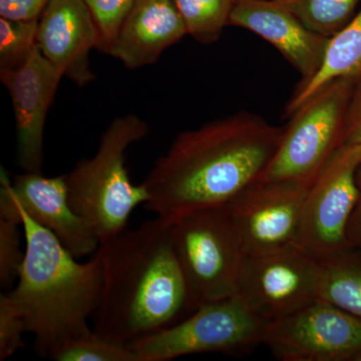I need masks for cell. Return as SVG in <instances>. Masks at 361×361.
<instances>
[{
  "mask_svg": "<svg viewBox=\"0 0 361 361\" xmlns=\"http://www.w3.org/2000/svg\"><path fill=\"white\" fill-rule=\"evenodd\" d=\"M187 35L174 0H135L116 39L106 49L127 68L153 65Z\"/></svg>",
  "mask_w": 361,
  "mask_h": 361,
  "instance_id": "cell-16",
  "label": "cell"
},
{
  "mask_svg": "<svg viewBox=\"0 0 361 361\" xmlns=\"http://www.w3.org/2000/svg\"><path fill=\"white\" fill-rule=\"evenodd\" d=\"M320 262L300 247L245 255L234 294L266 324L293 314L320 299Z\"/></svg>",
  "mask_w": 361,
  "mask_h": 361,
  "instance_id": "cell-8",
  "label": "cell"
},
{
  "mask_svg": "<svg viewBox=\"0 0 361 361\" xmlns=\"http://www.w3.org/2000/svg\"><path fill=\"white\" fill-rule=\"evenodd\" d=\"M283 134L284 127L247 111L180 133L142 182L145 208L171 221L227 205L262 179Z\"/></svg>",
  "mask_w": 361,
  "mask_h": 361,
  "instance_id": "cell-1",
  "label": "cell"
},
{
  "mask_svg": "<svg viewBox=\"0 0 361 361\" xmlns=\"http://www.w3.org/2000/svg\"><path fill=\"white\" fill-rule=\"evenodd\" d=\"M187 28V35L203 44L220 39L235 0H174Z\"/></svg>",
  "mask_w": 361,
  "mask_h": 361,
  "instance_id": "cell-20",
  "label": "cell"
},
{
  "mask_svg": "<svg viewBox=\"0 0 361 361\" xmlns=\"http://www.w3.org/2000/svg\"><path fill=\"white\" fill-rule=\"evenodd\" d=\"M356 185L358 189L357 200L349 218L345 237L348 247L361 250V164L356 171Z\"/></svg>",
  "mask_w": 361,
  "mask_h": 361,
  "instance_id": "cell-28",
  "label": "cell"
},
{
  "mask_svg": "<svg viewBox=\"0 0 361 361\" xmlns=\"http://www.w3.org/2000/svg\"><path fill=\"white\" fill-rule=\"evenodd\" d=\"M148 134L140 116H118L104 130L96 154L66 174L71 205L92 226L99 244L125 231L135 209L149 200L144 183L133 184L126 167L128 149Z\"/></svg>",
  "mask_w": 361,
  "mask_h": 361,
  "instance_id": "cell-4",
  "label": "cell"
},
{
  "mask_svg": "<svg viewBox=\"0 0 361 361\" xmlns=\"http://www.w3.org/2000/svg\"><path fill=\"white\" fill-rule=\"evenodd\" d=\"M355 80L338 78L301 104L284 127L263 180L310 179L343 145L344 123Z\"/></svg>",
  "mask_w": 361,
  "mask_h": 361,
  "instance_id": "cell-7",
  "label": "cell"
},
{
  "mask_svg": "<svg viewBox=\"0 0 361 361\" xmlns=\"http://www.w3.org/2000/svg\"><path fill=\"white\" fill-rule=\"evenodd\" d=\"M49 0H0V16L13 20H37Z\"/></svg>",
  "mask_w": 361,
  "mask_h": 361,
  "instance_id": "cell-26",
  "label": "cell"
},
{
  "mask_svg": "<svg viewBox=\"0 0 361 361\" xmlns=\"http://www.w3.org/2000/svg\"><path fill=\"white\" fill-rule=\"evenodd\" d=\"M311 32L330 37L341 32L355 16L360 0H275Z\"/></svg>",
  "mask_w": 361,
  "mask_h": 361,
  "instance_id": "cell-19",
  "label": "cell"
},
{
  "mask_svg": "<svg viewBox=\"0 0 361 361\" xmlns=\"http://www.w3.org/2000/svg\"><path fill=\"white\" fill-rule=\"evenodd\" d=\"M103 288L92 322L109 341L130 344L194 312L168 221L157 217L99 244Z\"/></svg>",
  "mask_w": 361,
  "mask_h": 361,
  "instance_id": "cell-2",
  "label": "cell"
},
{
  "mask_svg": "<svg viewBox=\"0 0 361 361\" xmlns=\"http://www.w3.org/2000/svg\"><path fill=\"white\" fill-rule=\"evenodd\" d=\"M314 177L260 180L226 205L245 255L297 246L306 197Z\"/></svg>",
  "mask_w": 361,
  "mask_h": 361,
  "instance_id": "cell-10",
  "label": "cell"
},
{
  "mask_svg": "<svg viewBox=\"0 0 361 361\" xmlns=\"http://www.w3.org/2000/svg\"><path fill=\"white\" fill-rule=\"evenodd\" d=\"M268 324L238 296L202 304L172 326L130 343L140 361H169L198 353L241 357L264 343Z\"/></svg>",
  "mask_w": 361,
  "mask_h": 361,
  "instance_id": "cell-6",
  "label": "cell"
},
{
  "mask_svg": "<svg viewBox=\"0 0 361 361\" xmlns=\"http://www.w3.org/2000/svg\"><path fill=\"white\" fill-rule=\"evenodd\" d=\"M168 222L195 310L232 296L245 254L227 207L198 209Z\"/></svg>",
  "mask_w": 361,
  "mask_h": 361,
  "instance_id": "cell-5",
  "label": "cell"
},
{
  "mask_svg": "<svg viewBox=\"0 0 361 361\" xmlns=\"http://www.w3.org/2000/svg\"><path fill=\"white\" fill-rule=\"evenodd\" d=\"M20 229L18 221L0 218V285L8 288L18 281L25 260V249L21 250Z\"/></svg>",
  "mask_w": 361,
  "mask_h": 361,
  "instance_id": "cell-23",
  "label": "cell"
},
{
  "mask_svg": "<svg viewBox=\"0 0 361 361\" xmlns=\"http://www.w3.org/2000/svg\"><path fill=\"white\" fill-rule=\"evenodd\" d=\"M51 358L58 361H140L129 344L109 341L92 329L66 342Z\"/></svg>",
  "mask_w": 361,
  "mask_h": 361,
  "instance_id": "cell-21",
  "label": "cell"
},
{
  "mask_svg": "<svg viewBox=\"0 0 361 361\" xmlns=\"http://www.w3.org/2000/svg\"><path fill=\"white\" fill-rule=\"evenodd\" d=\"M344 78H361V8L345 27L330 37L319 70L297 85L285 106L284 118H289L325 85Z\"/></svg>",
  "mask_w": 361,
  "mask_h": 361,
  "instance_id": "cell-17",
  "label": "cell"
},
{
  "mask_svg": "<svg viewBox=\"0 0 361 361\" xmlns=\"http://www.w3.org/2000/svg\"><path fill=\"white\" fill-rule=\"evenodd\" d=\"M229 25L245 28L267 40L301 75L310 80L319 70L329 37L311 32L275 0H235Z\"/></svg>",
  "mask_w": 361,
  "mask_h": 361,
  "instance_id": "cell-15",
  "label": "cell"
},
{
  "mask_svg": "<svg viewBox=\"0 0 361 361\" xmlns=\"http://www.w3.org/2000/svg\"><path fill=\"white\" fill-rule=\"evenodd\" d=\"M99 42V30L85 0H49L39 20L37 44L63 77L80 87L94 82L90 51Z\"/></svg>",
  "mask_w": 361,
  "mask_h": 361,
  "instance_id": "cell-14",
  "label": "cell"
},
{
  "mask_svg": "<svg viewBox=\"0 0 361 361\" xmlns=\"http://www.w3.org/2000/svg\"><path fill=\"white\" fill-rule=\"evenodd\" d=\"M0 183V193L52 233L75 257L96 253L99 239L92 226L71 205L66 174L49 178L42 173L23 172L11 180L1 168Z\"/></svg>",
  "mask_w": 361,
  "mask_h": 361,
  "instance_id": "cell-13",
  "label": "cell"
},
{
  "mask_svg": "<svg viewBox=\"0 0 361 361\" xmlns=\"http://www.w3.org/2000/svg\"><path fill=\"white\" fill-rule=\"evenodd\" d=\"M37 20L0 18V71L13 70L26 61L37 47Z\"/></svg>",
  "mask_w": 361,
  "mask_h": 361,
  "instance_id": "cell-22",
  "label": "cell"
},
{
  "mask_svg": "<svg viewBox=\"0 0 361 361\" xmlns=\"http://www.w3.org/2000/svg\"><path fill=\"white\" fill-rule=\"evenodd\" d=\"M343 144L361 145V78L355 80L346 111Z\"/></svg>",
  "mask_w": 361,
  "mask_h": 361,
  "instance_id": "cell-27",
  "label": "cell"
},
{
  "mask_svg": "<svg viewBox=\"0 0 361 361\" xmlns=\"http://www.w3.org/2000/svg\"><path fill=\"white\" fill-rule=\"evenodd\" d=\"M320 266V299L361 319L360 249L348 247Z\"/></svg>",
  "mask_w": 361,
  "mask_h": 361,
  "instance_id": "cell-18",
  "label": "cell"
},
{
  "mask_svg": "<svg viewBox=\"0 0 361 361\" xmlns=\"http://www.w3.org/2000/svg\"><path fill=\"white\" fill-rule=\"evenodd\" d=\"M263 344L281 361H350L361 349V319L318 299L268 325Z\"/></svg>",
  "mask_w": 361,
  "mask_h": 361,
  "instance_id": "cell-11",
  "label": "cell"
},
{
  "mask_svg": "<svg viewBox=\"0 0 361 361\" xmlns=\"http://www.w3.org/2000/svg\"><path fill=\"white\" fill-rule=\"evenodd\" d=\"M350 361H361V349L353 356Z\"/></svg>",
  "mask_w": 361,
  "mask_h": 361,
  "instance_id": "cell-29",
  "label": "cell"
},
{
  "mask_svg": "<svg viewBox=\"0 0 361 361\" xmlns=\"http://www.w3.org/2000/svg\"><path fill=\"white\" fill-rule=\"evenodd\" d=\"M85 2L99 30L97 49L104 52L116 39L135 0H85Z\"/></svg>",
  "mask_w": 361,
  "mask_h": 361,
  "instance_id": "cell-25",
  "label": "cell"
},
{
  "mask_svg": "<svg viewBox=\"0 0 361 361\" xmlns=\"http://www.w3.org/2000/svg\"><path fill=\"white\" fill-rule=\"evenodd\" d=\"M25 318L8 292L0 294V361H6L25 348Z\"/></svg>",
  "mask_w": 361,
  "mask_h": 361,
  "instance_id": "cell-24",
  "label": "cell"
},
{
  "mask_svg": "<svg viewBox=\"0 0 361 361\" xmlns=\"http://www.w3.org/2000/svg\"><path fill=\"white\" fill-rule=\"evenodd\" d=\"M0 77L13 102L18 166L42 173L45 121L63 75L37 45L23 65L0 71Z\"/></svg>",
  "mask_w": 361,
  "mask_h": 361,
  "instance_id": "cell-12",
  "label": "cell"
},
{
  "mask_svg": "<svg viewBox=\"0 0 361 361\" xmlns=\"http://www.w3.org/2000/svg\"><path fill=\"white\" fill-rule=\"evenodd\" d=\"M0 201L16 207L25 235V260L8 293L25 316L35 350L51 358L66 342L92 330L89 322L103 288L101 261L94 254L87 262H78L6 195L0 193Z\"/></svg>",
  "mask_w": 361,
  "mask_h": 361,
  "instance_id": "cell-3",
  "label": "cell"
},
{
  "mask_svg": "<svg viewBox=\"0 0 361 361\" xmlns=\"http://www.w3.org/2000/svg\"><path fill=\"white\" fill-rule=\"evenodd\" d=\"M361 145L343 144L311 183L297 246L322 262L348 248L346 227L357 200Z\"/></svg>",
  "mask_w": 361,
  "mask_h": 361,
  "instance_id": "cell-9",
  "label": "cell"
}]
</instances>
